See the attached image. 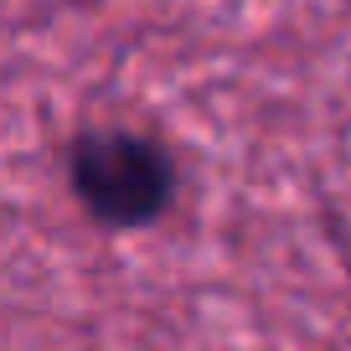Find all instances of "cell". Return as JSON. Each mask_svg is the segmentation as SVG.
<instances>
[{"mask_svg":"<svg viewBox=\"0 0 351 351\" xmlns=\"http://www.w3.org/2000/svg\"><path fill=\"white\" fill-rule=\"evenodd\" d=\"M73 191L99 222L130 228V222H145L165 207L171 160L145 134L93 130L73 145Z\"/></svg>","mask_w":351,"mask_h":351,"instance_id":"1","label":"cell"}]
</instances>
